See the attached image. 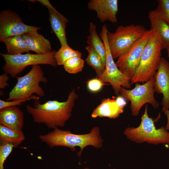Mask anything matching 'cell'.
<instances>
[{"mask_svg": "<svg viewBox=\"0 0 169 169\" xmlns=\"http://www.w3.org/2000/svg\"><path fill=\"white\" fill-rule=\"evenodd\" d=\"M32 2H38L41 3L43 5L46 6L47 8H55L50 3L49 0H28Z\"/></svg>", "mask_w": 169, "mask_h": 169, "instance_id": "obj_30", "label": "cell"}, {"mask_svg": "<svg viewBox=\"0 0 169 169\" xmlns=\"http://www.w3.org/2000/svg\"><path fill=\"white\" fill-rule=\"evenodd\" d=\"M168 55L169 57V47L167 49Z\"/></svg>", "mask_w": 169, "mask_h": 169, "instance_id": "obj_33", "label": "cell"}, {"mask_svg": "<svg viewBox=\"0 0 169 169\" xmlns=\"http://www.w3.org/2000/svg\"><path fill=\"white\" fill-rule=\"evenodd\" d=\"M108 29L106 24L102 27L100 36L105 44L106 51V63L103 73L97 77L103 83H109L112 86L115 93H120L121 87L127 89L131 88V79L123 74L117 66L111 54L107 37Z\"/></svg>", "mask_w": 169, "mask_h": 169, "instance_id": "obj_9", "label": "cell"}, {"mask_svg": "<svg viewBox=\"0 0 169 169\" xmlns=\"http://www.w3.org/2000/svg\"><path fill=\"white\" fill-rule=\"evenodd\" d=\"M39 97H37L35 95H33L31 97L26 99L15 100L11 101H5L2 100H0V110L2 109L13 106H17L21 105L23 102L31 100H38Z\"/></svg>", "mask_w": 169, "mask_h": 169, "instance_id": "obj_27", "label": "cell"}, {"mask_svg": "<svg viewBox=\"0 0 169 169\" xmlns=\"http://www.w3.org/2000/svg\"><path fill=\"white\" fill-rule=\"evenodd\" d=\"M21 36L30 51L39 54H46L52 51L49 41L38 33L37 31H29L22 34Z\"/></svg>", "mask_w": 169, "mask_h": 169, "instance_id": "obj_16", "label": "cell"}, {"mask_svg": "<svg viewBox=\"0 0 169 169\" xmlns=\"http://www.w3.org/2000/svg\"><path fill=\"white\" fill-rule=\"evenodd\" d=\"M154 10L160 18L169 24V0H159Z\"/></svg>", "mask_w": 169, "mask_h": 169, "instance_id": "obj_25", "label": "cell"}, {"mask_svg": "<svg viewBox=\"0 0 169 169\" xmlns=\"http://www.w3.org/2000/svg\"><path fill=\"white\" fill-rule=\"evenodd\" d=\"M85 49L88 53L85 61L87 64L95 70L98 77L103 73L105 66L100 56L92 47L88 45L86 46Z\"/></svg>", "mask_w": 169, "mask_h": 169, "instance_id": "obj_22", "label": "cell"}, {"mask_svg": "<svg viewBox=\"0 0 169 169\" xmlns=\"http://www.w3.org/2000/svg\"><path fill=\"white\" fill-rule=\"evenodd\" d=\"M162 49L161 37L153 31L143 50L139 65L131 79V84L145 83L154 76L159 67Z\"/></svg>", "mask_w": 169, "mask_h": 169, "instance_id": "obj_3", "label": "cell"}, {"mask_svg": "<svg viewBox=\"0 0 169 169\" xmlns=\"http://www.w3.org/2000/svg\"><path fill=\"white\" fill-rule=\"evenodd\" d=\"M82 56H75L68 60L63 65L65 70L71 74H76L81 71L84 63Z\"/></svg>", "mask_w": 169, "mask_h": 169, "instance_id": "obj_24", "label": "cell"}, {"mask_svg": "<svg viewBox=\"0 0 169 169\" xmlns=\"http://www.w3.org/2000/svg\"><path fill=\"white\" fill-rule=\"evenodd\" d=\"M76 56H82V54L79 51L67 45L61 46L55 52L54 58L57 65H63L69 59Z\"/></svg>", "mask_w": 169, "mask_h": 169, "instance_id": "obj_23", "label": "cell"}, {"mask_svg": "<svg viewBox=\"0 0 169 169\" xmlns=\"http://www.w3.org/2000/svg\"><path fill=\"white\" fill-rule=\"evenodd\" d=\"M25 139L23 132H18L0 124V140L1 142H7L17 146Z\"/></svg>", "mask_w": 169, "mask_h": 169, "instance_id": "obj_21", "label": "cell"}, {"mask_svg": "<svg viewBox=\"0 0 169 169\" xmlns=\"http://www.w3.org/2000/svg\"><path fill=\"white\" fill-rule=\"evenodd\" d=\"M154 76L142 84H136L131 90L121 87L120 93L126 100L131 102L130 108L132 115L136 116L145 104H151L155 109L159 106V103L155 98L154 88Z\"/></svg>", "mask_w": 169, "mask_h": 169, "instance_id": "obj_8", "label": "cell"}, {"mask_svg": "<svg viewBox=\"0 0 169 169\" xmlns=\"http://www.w3.org/2000/svg\"><path fill=\"white\" fill-rule=\"evenodd\" d=\"M47 8L52 31L59 40L61 46L68 45L65 31L68 20L55 8Z\"/></svg>", "mask_w": 169, "mask_h": 169, "instance_id": "obj_15", "label": "cell"}, {"mask_svg": "<svg viewBox=\"0 0 169 169\" xmlns=\"http://www.w3.org/2000/svg\"><path fill=\"white\" fill-rule=\"evenodd\" d=\"M154 122L153 118L148 116L146 105L139 126L126 128L124 134L128 139L137 143L169 145V132L163 126L156 129Z\"/></svg>", "mask_w": 169, "mask_h": 169, "instance_id": "obj_4", "label": "cell"}, {"mask_svg": "<svg viewBox=\"0 0 169 169\" xmlns=\"http://www.w3.org/2000/svg\"><path fill=\"white\" fill-rule=\"evenodd\" d=\"M14 146L7 142H1L0 145V169H4L5 161L11 153Z\"/></svg>", "mask_w": 169, "mask_h": 169, "instance_id": "obj_26", "label": "cell"}, {"mask_svg": "<svg viewBox=\"0 0 169 169\" xmlns=\"http://www.w3.org/2000/svg\"><path fill=\"white\" fill-rule=\"evenodd\" d=\"M147 30L143 26L134 24L119 26L113 33L108 30V44L114 59L125 52Z\"/></svg>", "mask_w": 169, "mask_h": 169, "instance_id": "obj_6", "label": "cell"}, {"mask_svg": "<svg viewBox=\"0 0 169 169\" xmlns=\"http://www.w3.org/2000/svg\"><path fill=\"white\" fill-rule=\"evenodd\" d=\"M115 100L118 104L124 107H125V106L126 104V100L122 96H118Z\"/></svg>", "mask_w": 169, "mask_h": 169, "instance_id": "obj_31", "label": "cell"}, {"mask_svg": "<svg viewBox=\"0 0 169 169\" xmlns=\"http://www.w3.org/2000/svg\"><path fill=\"white\" fill-rule=\"evenodd\" d=\"M41 28L24 23L20 16L10 10H4L0 13V41L9 37L22 35L26 32L38 31Z\"/></svg>", "mask_w": 169, "mask_h": 169, "instance_id": "obj_11", "label": "cell"}, {"mask_svg": "<svg viewBox=\"0 0 169 169\" xmlns=\"http://www.w3.org/2000/svg\"><path fill=\"white\" fill-rule=\"evenodd\" d=\"M3 42L6 45L7 54L10 55L29 53L30 50L21 35H18L6 38Z\"/></svg>", "mask_w": 169, "mask_h": 169, "instance_id": "obj_20", "label": "cell"}, {"mask_svg": "<svg viewBox=\"0 0 169 169\" xmlns=\"http://www.w3.org/2000/svg\"><path fill=\"white\" fill-rule=\"evenodd\" d=\"M84 169H90L89 168H88L87 167H86V168H84ZM116 169L115 168H113V169Z\"/></svg>", "mask_w": 169, "mask_h": 169, "instance_id": "obj_34", "label": "cell"}, {"mask_svg": "<svg viewBox=\"0 0 169 169\" xmlns=\"http://www.w3.org/2000/svg\"><path fill=\"white\" fill-rule=\"evenodd\" d=\"M104 84L97 77L89 80L87 82V87L90 91L97 92L101 90Z\"/></svg>", "mask_w": 169, "mask_h": 169, "instance_id": "obj_28", "label": "cell"}, {"mask_svg": "<svg viewBox=\"0 0 169 169\" xmlns=\"http://www.w3.org/2000/svg\"><path fill=\"white\" fill-rule=\"evenodd\" d=\"M153 31L150 29L118 58L115 64L120 71L131 79L138 68L143 50Z\"/></svg>", "mask_w": 169, "mask_h": 169, "instance_id": "obj_10", "label": "cell"}, {"mask_svg": "<svg viewBox=\"0 0 169 169\" xmlns=\"http://www.w3.org/2000/svg\"><path fill=\"white\" fill-rule=\"evenodd\" d=\"M162 111L166 116L167 122L165 128L167 130L169 131V109H162Z\"/></svg>", "mask_w": 169, "mask_h": 169, "instance_id": "obj_32", "label": "cell"}, {"mask_svg": "<svg viewBox=\"0 0 169 169\" xmlns=\"http://www.w3.org/2000/svg\"><path fill=\"white\" fill-rule=\"evenodd\" d=\"M155 92L163 95L162 109H169V63L161 57L158 69L154 76Z\"/></svg>", "mask_w": 169, "mask_h": 169, "instance_id": "obj_12", "label": "cell"}, {"mask_svg": "<svg viewBox=\"0 0 169 169\" xmlns=\"http://www.w3.org/2000/svg\"><path fill=\"white\" fill-rule=\"evenodd\" d=\"M9 79L8 74L4 73L0 76V88L4 89L8 86V81Z\"/></svg>", "mask_w": 169, "mask_h": 169, "instance_id": "obj_29", "label": "cell"}, {"mask_svg": "<svg viewBox=\"0 0 169 169\" xmlns=\"http://www.w3.org/2000/svg\"><path fill=\"white\" fill-rule=\"evenodd\" d=\"M89 31L90 34L87 37L86 43L98 54L105 66L106 51L105 46L102 39L98 35L96 26L92 22L90 23Z\"/></svg>", "mask_w": 169, "mask_h": 169, "instance_id": "obj_19", "label": "cell"}, {"mask_svg": "<svg viewBox=\"0 0 169 169\" xmlns=\"http://www.w3.org/2000/svg\"><path fill=\"white\" fill-rule=\"evenodd\" d=\"M22 111L17 106L0 110V124L17 131H22L24 122Z\"/></svg>", "mask_w": 169, "mask_h": 169, "instance_id": "obj_14", "label": "cell"}, {"mask_svg": "<svg viewBox=\"0 0 169 169\" xmlns=\"http://www.w3.org/2000/svg\"><path fill=\"white\" fill-rule=\"evenodd\" d=\"M124 107L119 105L116 100L104 98L94 110L91 116L93 118L106 117L116 118L123 112Z\"/></svg>", "mask_w": 169, "mask_h": 169, "instance_id": "obj_17", "label": "cell"}, {"mask_svg": "<svg viewBox=\"0 0 169 169\" xmlns=\"http://www.w3.org/2000/svg\"><path fill=\"white\" fill-rule=\"evenodd\" d=\"M88 8L95 11L97 17L102 23L107 21L117 22L118 11L117 0H90L87 4Z\"/></svg>", "mask_w": 169, "mask_h": 169, "instance_id": "obj_13", "label": "cell"}, {"mask_svg": "<svg viewBox=\"0 0 169 169\" xmlns=\"http://www.w3.org/2000/svg\"><path fill=\"white\" fill-rule=\"evenodd\" d=\"M48 133L39 136L40 139L50 148L62 146L70 148L72 151L75 147L80 148L77 155L80 157L83 149L86 146H91L96 148L103 146V140L98 127H93L90 132L84 134H76L68 130H62L56 127Z\"/></svg>", "mask_w": 169, "mask_h": 169, "instance_id": "obj_2", "label": "cell"}, {"mask_svg": "<svg viewBox=\"0 0 169 169\" xmlns=\"http://www.w3.org/2000/svg\"><path fill=\"white\" fill-rule=\"evenodd\" d=\"M16 78L17 82L9 92L7 101L28 99L33 94L41 97L45 96L44 92L39 84L41 82L46 83L48 80L39 65L32 66L26 74Z\"/></svg>", "mask_w": 169, "mask_h": 169, "instance_id": "obj_5", "label": "cell"}, {"mask_svg": "<svg viewBox=\"0 0 169 169\" xmlns=\"http://www.w3.org/2000/svg\"><path fill=\"white\" fill-rule=\"evenodd\" d=\"M151 28L160 36L161 40L162 49H166L169 47V24L160 18L155 10L150 11L148 13Z\"/></svg>", "mask_w": 169, "mask_h": 169, "instance_id": "obj_18", "label": "cell"}, {"mask_svg": "<svg viewBox=\"0 0 169 169\" xmlns=\"http://www.w3.org/2000/svg\"><path fill=\"white\" fill-rule=\"evenodd\" d=\"M56 51H52L46 54H31L10 55L1 53L5 61L3 67L5 73L13 77L21 73L27 66L39 64H48L53 67L57 65L54 55Z\"/></svg>", "mask_w": 169, "mask_h": 169, "instance_id": "obj_7", "label": "cell"}, {"mask_svg": "<svg viewBox=\"0 0 169 169\" xmlns=\"http://www.w3.org/2000/svg\"><path fill=\"white\" fill-rule=\"evenodd\" d=\"M78 97L75 90L73 89L65 101L49 100L41 104L38 100H35L33 106L28 105L26 110L35 123L44 124L50 129L63 127L71 116Z\"/></svg>", "mask_w": 169, "mask_h": 169, "instance_id": "obj_1", "label": "cell"}]
</instances>
